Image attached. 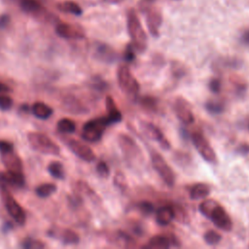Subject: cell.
<instances>
[{
	"label": "cell",
	"mask_w": 249,
	"mask_h": 249,
	"mask_svg": "<svg viewBox=\"0 0 249 249\" xmlns=\"http://www.w3.org/2000/svg\"><path fill=\"white\" fill-rule=\"evenodd\" d=\"M199 212L220 230L230 231L232 229V221L226 209L216 200L208 198L203 200L198 205Z\"/></svg>",
	"instance_id": "obj_1"
},
{
	"label": "cell",
	"mask_w": 249,
	"mask_h": 249,
	"mask_svg": "<svg viewBox=\"0 0 249 249\" xmlns=\"http://www.w3.org/2000/svg\"><path fill=\"white\" fill-rule=\"evenodd\" d=\"M127 31L131 39V44L139 53H143L147 49V35L142 24L133 9L127 12Z\"/></svg>",
	"instance_id": "obj_2"
},
{
	"label": "cell",
	"mask_w": 249,
	"mask_h": 249,
	"mask_svg": "<svg viewBox=\"0 0 249 249\" xmlns=\"http://www.w3.org/2000/svg\"><path fill=\"white\" fill-rule=\"evenodd\" d=\"M27 141L33 150L41 154L52 156H58L60 154L59 146L44 133L29 132L27 134Z\"/></svg>",
	"instance_id": "obj_3"
},
{
	"label": "cell",
	"mask_w": 249,
	"mask_h": 249,
	"mask_svg": "<svg viewBox=\"0 0 249 249\" xmlns=\"http://www.w3.org/2000/svg\"><path fill=\"white\" fill-rule=\"evenodd\" d=\"M108 125L110 124L105 116L91 119L84 124L81 136L85 141L90 143L98 142L102 138L104 131Z\"/></svg>",
	"instance_id": "obj_4"
},
{
	"label": "cell",
	"mask_w": 249,
	"mask_h": 249,
	"mask_svg": "<svg viewBox=\"0 0 249 249\" xmlns=\"http://www.w3.org/2000/svg\"><path fill=\"white\" fill-rule=\"evenodd\" d=\"M117 80L121 89L128 96L135 97L140 90L138 81L126 64H121L117 70Z\"/></svg>",
	"instance_id": "obj_5"
},
{
	"label": "cell",
	"mask_w": 249,
	"mask_h": 249,
	"mask_svg": "<svg viewBox=\"0 0 249 249\" xmlns=\"http://www.w3.org/2000/svg\"><path fill=\"white\" fill-rule=\"evenodd\" d=\"M0 197L9 215L16 221V223L23 226L26 221L24 210L12 196L9 188L5 186H0Z\"/></svg>",
	"instance_id": "obj_6"
},
{
	"label": "cell",
	"mask_w": 249,
	"mask_h": 249,
	"mask_svg": "<svg viewBox=\"0 0 249 249\" xmlns=\"http://www.w3.org/2000/svg\"><path fill=\"white\" fill-rule=\"evenodd\" d=\"M150 159L154 169L160 176L162 181L169 187L175 183V175L170 165L165 161L163 157L155 150H150Z\"/></svg>",
	"instance_id": "obj_7"
},
{
	"label": "cell",
	"mask_w": 249,
	"mask_h": 249,
	"mask_svg": "<svg viewBox=\"0 0 249 249\" xmlns=\"http://www.w3.org/2000/svg\"><path fill=\"white\" fill-rule=\"evenodd\" d=\"M192 143L194 144L196 150L201 156V158L210 163L217 162V156L215 151L213 150L212 146L210 145L209 141L206 137L199 131H195L191 134Z\"/></svg>",
	"instance_id": "obj_8"
},
{
	"label": "cell",
	"mask_w": 249,
	"mask_h": 249,
	"mask_svg": "<svg viewBox=\"0 0 249 249\" xmlns=\"http://www.w3.org/2000/svg\"><path fill=\"white\" fill-rule=\"evenodd\" d=\"M64 142L70 151L79 159L87 162H91L95 160L94 152L87 144L71 138H64Z\"/></svg>",
	"instance_id": "obj_9"
},
{
	"label": "cell",
	"mask_w": 249,
	"mask_h": 249,
	"mask_svg": "<svg viewBox=\"0 0 249 249\" xmlns=\"http://www.w3.org/2000/svg\"><path fill=\"white\" fill-rule=\"evenodd\" d=\"M50 237L60 240L66 245H76L80 242V236L74 231L65 228L53 227L48 231L47 233Z\"/></svg>",
	"instance_id": "obj_10"
},
{
	"label": "cell",
	"mask_w": 249,
	"mask_h": 249,
	"mask_svg": "<svg viewBox=\"0 0 249 249\" xmlns=\"http://www.w3.org/2000/svg\"><path fill=\"white\" fill-rule=\"evenodd\" d=\"M174 112L179 121L184 124H191L195 122V117L190 103L182 97H178L175 100Z\"/></svg>",
	"instance_id": "obj_11"
},
{
	"label": "cell",
	"mask_w": 249,
	"mask_h": 249,
	"mask_svg": "<svg viewBox=\"0 0 249 249\" xmlns=\"http://www.w3.org/2000/svg\"><path fill=\"white\" fill-rule=\"evenodd\" d=\"M56 34L64 39H82L85 37L84 29L76 24L61 22L55 26Z\"/></svg>",
	"instance_id": "obj_12"
},
{
	"label": "cell",
	"mask_w": 249,
	"mask_h": 249,
	"mask_svg": "<svg viewBox=\"0 0 249 249\" xmlns=\"http://www.w3.org/2000/svg\"><path fill=\"white\" fill-rule=\"evenodd\" d=\"M25 184V179L20 171H10L0 172V186L7 188L21 189Z\"/></svg>",
	"instance_id": "obj_13"
},
{
	"label": "cell",
	"mask_w": 249,
	"mask_h": 249,
	"mask_svg": "<svg viewBox=\"0 0 249 249\" xmlns=\"http://www.w3.org/2000/svg\"><path fill=\"white\" fill-rule=\"evenodd\" d=\"M143 130L145 131V133L154 141L158 142L159 145L162 148V149H169L170 148V143L167 140V138L164 136V134L162 133V131L154 124L149 123V122H144L141 124Z\"/></svg>",
	"instance_id": "obj_14"
},
{
	"label": "cell",
	"mask_w": 249,
	"mask_h": 249,
	"mask_svg": "<svg viewBox=\"0 0 249 249\" xmlns=\"http://www.w3.org/2000/svg\"><path fill=\"white\" fill-rule=\"evenodd\" d=\"M118 142L123 153L129 157V158H136L137 156L141 155V151L136 144V142L128 135L124 133H121L118 136Z\"/></svg>",
	"instance_id": "obj_15"
},
{
	"label": "cell",
	"mask_w": 249,
	"mask_h": 249,
	"mask_svg": "<svg viewBox=\"0 0 249 249\" xmlns=\"http://www.w3.org/2000/svg\"><path fill=\"white\" fill-rule=\"evenodd\" d=\"M1 160L7 170L22 172V161L18 154L12 150L1 152Z\"/></svg>",
	"instance_id": "obj_16"
},
{
	"label": "cell",
	"mask_w": 249,
	"mask_h": 249,
	"mask_svg": "<svg viewBox=\"0 0 249 249\" xmlns=\"http://www.w3.org/2000/svg\"><path fill=\"white\" fill-rule=\"evenodd\" d=\"M145 13H146V23L150 33L153 36L158 37L160 33V27L162 21V17L160 12L155 8H150Z\"/></svg>",
	"instance_id": "obj_17"
},
{
	"label": "cell",
	"mask_w": 249,
	"mask_h": 249,
	"mask_svg": "<svg viewBox=\"0 0 249 249\" xmlns=\"http://www.w3.org/2000/svg\"><path fill=\"white\" fill-rule=\"evenodd\" d=\"M105 106L107 109V115L105 116L109 122V124H115L123 120V115L119 108L117 107L112 96L107 95L105 98Z\"/></svg>",
	"instance_id": "obj_18"
},
{
	"label": "cell",
	"mask_w": 249,
	"mask_h": 249,
	"mask_svg": "<svg viewBox=\"0 0 249 249\" xmlns=\"http://www.w3.org/2000/svg\"><path fill=\"white\" fill-rule=\"evenodd\" d=\"M94 55L98 60L111 63L117 59V53L108 45L98 44L94 49Z\"/></svg>",
	"instance_id": "obj_19"
},
{
	"label": "cell",
	"mask_w": 249,
	"mask_h": 249,
	"mask_svg": "<svg viewBox=\"0 0 249 249\" xmlns=\"http://www.w3.org/2000/svg\"><path fill=\"white\" fill-rule=\"evenodd\" d=\"M115 245L120 247H134L136 245L134 238L123 231H117L112 233L110 239Z\"/></svg>",
	"instance_id": "obj_20"
},
{
	"label": "cell",
	"mask_w": 249,
	"mask_h": 249,
	"mask_svg": "<svg viewBox=\"0 0 249 249\" xmlns=\"http://www.w3.org/2000/svg\"><path fill=\"white\" fill-rule=\"evenodd\" d=\"M174 219V211L172 204L163 205L157 210L156 221L160 226H167Z\"/></svg>",
	"instance_id": "obj_21"
},
{
	"label": "cell",
	"mask_w": 249,
	"mask_h": 249,
	"mask_svg": "<svg viewBox=\"0 0 249 249\" xmlns=\"http://www.w3.org/2000/svg\"><path fill=\"white\" fill-rule=\"evenodd\" d=\"M171 246L170 238L167 235L158 234L151 237L147 244L142 246L143 248H157V249H167Z\"/></svg>",
	"instance_id": "obj_22"
},
{
	"label": "cell",
	"mask_w": 249,
	"mask_h": 249,
	"mask_svg": "<svg viewBox=\"0 0 249 249\" xmlns=\"http://www.w3.org/2000/svg\"><path fill=\"white\" fill-rule=\"evenodd\" d=\"M31 112L36 118L41 119V120H47L53 115V110L46 103L38 101L32 105Z\"/></svg>",
	"instance_id": "obj_23"
},
{
	"label": "cell",
	"mask_w": 249,
	"mask_h": 249,
	"mask_svg": "<svg viewBox=\"0 0 249 249\" xmlns=\"http://www.w3.org/2000/svg\"><path fill=\"white\" fill-rule=\"evenodd\" d=\"M210 187L205 183L194 184L190 189V197L192 199H200L208 196L210 194Z\"/></svg>",
	"instance_id": "obj_24"
},
{
	"label": "cell",
	"mask_w": 249,
	"mask_h": 249,
	"mask_svg": "<svg viewBox=\"0 0 249 249\" xmlns=\"http://www.w3.org/2000/svg\"><path fill=\"white\" fill-rule=\"evenodd\" d=\"M65 105L67 111L72 112L74 114H85L89 111L88 108L82 102H80L76 97L73 96H68L65 99Z\"/></svg>",
	"instance_id": "obj_25"
},
{
	"label": "cell",
	"mask_w": 249,
	"mask_h": 249,
	"mask_svg": "<svg viewBox=\"0 0 249 249\" xmlns=\"http://www.w3.org/2000/svg\"><path fill=\"white\" fill-rule=\"evenodd\" d=\"M48 171L53 178H55L57 180H62L65 177L64 167L60 161H57V160L52 161L48 165Z\"/></svg>",
	"instance_id": "obj_26"
},
{
	"label": "cell",
	"mask_w": 249,
	"mask_h": 249,
	"mask_svg": "<svg viewBox=\"0 0 249 249\" xmlns=\"http://www.w3.org/2000/svg\"><path fill=\"white\" fill-rule=\"evenodd\" d=\"M56 129L60 133H73L76 130V124L71 119L63 118L57 122Z\"/></svg>",
	"instance_id": "obj_27"
},
{
	"label": "cell",
	"mask_w": 249,
	"mask_h": 249,
	"mask_svg": "<svg viewBox=\"0 0 249 249\" xmlns=\"http://www.w3.org/2000/svg\"><path fill=\"white\" fill-rule=\"evenodd\" d=\"M35 192L39 197L46 198L51 196L53 193L56 192V186L53 183H44L36 187Z\"/></svg>",
	"instance_id": "obj_28"
},
{
	"label": "cell",
	"mask_w": 249,
	"mask_h": 249,
	"mask_svg": "<svg viewBox=\"0 0 249 249\" xmlns=\"http://www.w3.org/2000/svg\"><path fill=\"white\" fill-rule=\"evenodd\" d=\"M58 8L65 13H69L75 16H81L83 13L82 8L74 1H64L58 5Z\"/></svg>",
	"instance_id": "obj_29"
},
{
	"label": "cell",
	"mask_w": 249,
	"mask_h": 249,
	"mask_svg": "<svg viewBox=\"0 0 249 249\" xmlns=\"http://www.w3.org/2000/svg\"><path fill=\"white\" fill-rule=\"evenodd\" d=\"M173 211H174V219L181 223V224H189L190 223V216L187 210L180 204L175 203L172 204Z\"/></svg>",
	"instance_id": "obj_30"
},
{
	"label": "cell",
	"mask_w": 249,
	"mask_h": 249,
	"mask_svg": "<svg viewBox=\"0 0 249 249\" xmlns=\"http://www.w3.org/2000/svg\"><path fill=\"white\" fill-rule=\"evenodd\" d=\"M140 105L147 111L150 112H157L158 111V100L150 95L142 96L139 99Z\"/></svg>",
	"instance_id": "obj_31"
},
{
	"label": "cell",
	"mask_w": 249,
	"mask_h": 249,
	"mask_svg": "<svg viewBox=\"0 0 249 249\" xmlns=\"http://www.w3.org/2000/svg\"><path fill=\"white\" fill-rule=\"evenodd\" d=\"M20 246L24 249H41L45 248L46 244L43 241L33 237H26L20 242Z\"/></svg>",
	"instance_id": "obj_32"
},
{
	"label": "cell",
	"mask_w": 249,
	"mask_h": 249,
	"mask_svg": "<svg viewBox=\"0 0 249 249\" xmlns=\"http://www.w3.org/2000/svg\"><path fill=\"white\" fill-rule=\"evenodd\" d=\"M19 5L27 13H37L41 9L40 3L36 0H20Z\"/></svg>",
	"instance_id": "obj_33"
},
{
	"label": "cell",
	"mask_w": 249,
	"mask_h": 249,
	"mask_svg": "<svg viewBox=\"0 0 249 249\" xmlns=\"http://www.w3.org/2000/svg\"><path fill=\"white\" fill-rule=\"evenodd\" d=\"M76 185H77L78 191H79L80 193L84 194L85 196H87L88 197H89V198H91V199H93V200H95V199L98 198V196H97V195L95 194V192L89 186L88 183H86V182H84V181H78Z\"/></svg>",
	"instance_id": "obj_34"
},
{
	"label": "cell",
	"mask_w": 249,
	"mask_h": 249,
	"mask_svg": "<svg viewBox=\"0 0 249 249\" xmlns=\"http://www.w3.org/2000/svg\"><path fill=\"white\" fill-rule=\"evenodd\" d=\"M205 109L207 112H209L212 115H218L224 111L225 106L222 102H219L216 100H210L205 103Z\"/></svg>",
	"instance_id": "obj_35"
},
{
	"label": "cell",
	"mask_w": 249,
	"mask_h": 249,
	"mask_svg": "<svg viewBox=\"0 0 249 249\" xmlns=\"http://www.w3.org/2000/svg\"><path fill=\"white\" fill-rule=\"evenodd\" d=\"M203 239L208 245H217L222 239V235L214 230H209L203 234Z\"/></svg>",
	"instance_id": "obj_36"
},
{
	"label": "cell",
	"mask_w": 249,
	"mask_h": 249,
	"mask_svg": "<svg viewBox=\"0 0 249 249\" xmlns=\"http://www.w3.org/2000/svg\"><path fill=\"white\" fill-rule=\"evenodd\" d=\"M114 185L122 192H124L127 189V182H126L125 176L123 172H121V171L116 172V174L114 176Z\"/></svg>",
	"instance_id": "obj_37"
},
{
	"label": "cell",
	"mask_w": 249,
	"mask_h": 249,
	"mask_svg": "<svg viewBox=\"0 0 249 249\" xmlns=\"http://www.w3.org/2000/svg\"><path fill=\"white\" fill-rule=\"evenodd\" d=\"M136 208L140 213H142L143 215H146V216L151 215L155 210V207H154L153 203L149 202V201H140V202H138L136 204Z\"/></svg>",
	"instance_id": "obj_38"
},
{
	"label": "cell",
	"mask_w": 249,
	"mask_h": 249,
	"mask_svg": "<svg viewBox=\"0 0 249 249\" xmlns=\"http://www.w3.org/2000/svg\"><path fill=\"white\" fill-rule=\"evenodd\" d=\"M96 172L100 177L107 178L110 175V168L105 161L100 160L96 164Z\"/></svg>",
	"instance_id": "obj_39"
},
{
	"label": "cell",
	"mask_w": 249,
	"mask_h": 249,
	"mask_svg": "<svg viewBox=\"0 0 249 249\" xmlns=\"http://www.w3.org/2000/svg\"><path fill=\"white\" fill-rule=\"evenodd\" d=\"M13 99L7 94H0V109L3 111H7L13 106Z\"/></svg>",
	"instance_id": "obj_40"
},
{
	"label": "cell",
	"mask_w": 249,
	"mask_h": 249,
	"mask_svg": "<svg viewBox=\"0 0 249 249\" xmlns=\"http://www.w3.org/2000/svg\"><path fill=\"white\" fill-rule=\"evenodd\" d=\"M135 51L136 50L132 44L127 45L124 53V59L126 62H132L135 59Z\"/></svg>",
	"instance_id": "obj_41"
},
{
	"label": "cell",
	"mask_w": 249,
	"mask_h": 249,
	"mask_svg": "<svg viewBox=\"0 0 249 249\" xmlns=\"http://www.w3.org/2000/svg\"><path fill=\"white\" fill-rule=\"evenodd\" d=\"M208 88L213 93H218L221 91L222 89V82L218 78H213L208 83Z\"/></svg>",
	"instance_id": "obj_42"
},
{
	"label": "cell",
	"mask_w": 249,
	"mask_h": 249,
	"mask_svg": "<svg viewBox=\"0 0 249 249\" xmlns=\"http://www.w3.org/2000/svg\"><path fill=\"white\" fill-rule=\"evenodd\" d=\"M155 0H140L139 3H138V6H139V9L144 13L146 12L148 9L151 8V5L153 4Z\"/></svg>",
	"instance_id": "obj_43"
},
{
	"label": "cell",
	"mask_w": 249,
	"mask_h": 249,
	"mask_svg": "<svg viewBox=\"0 0 249 249\" xmlns=\"http://www.w3.org/2000/svg\"><path fill=\"white\" fill-rule=\"evenodd\" d=\"M236 152H237L239 155H243V156L249 154V144H247V143H242V144H240L239 146H237Z\"/></svg>",
	"instance_id": "obj_44"
},
{
	"label": "cell",
	"mask_w": 249,
	"mask_h": 249,
	"mask_svg": "<svg viewBox=\"0 0 249 249\" xmlns=\"http://www.w3.org/2000/svg\"><path fill=\"white\" fill-rule=\"evenodd\" d=\"M12 149H14V145L11 142L5 141V140H0V153L8 151V150H12Z\"/></svg>",
	"instance_id": "obj_45"
},
{
	"label": "cell",
	"mask_w": 249,
	"mask_h": 249,
	"mask_svg": "<svg viewBox=\"0 0 249 249\" xmlns=\"http://www.w3.org/2000/svg\"><path fill=\"white\" fill-rule=\"evenodd\" d=\"M240 41L241 43L249 49V29H246L242 34H241V37H240Z\"/></svg>",
	"instance_id": "obj_46"
},
{
	"label": "cell",
	"mask_w": 249,
	"mask_h": 249,
	"mask_svg": "<svg viewBox=\"0 0 249 249\" xmlns=\"http://www.w3.org/2000/svg\"><path fill=\"white\" fill-rule=\"evenodd\" d=\"M10 90L9 87L5 84H3L2 82H0V94H3L5 92H8Z\"/></svg>",
	"instance_id": "obj_47"
},
{
	"label": "cell",
	"mask_w": 249,
	"mask_h": 249,
	"mask_svg": "<svg viewBox=\"0 0 249 249\" xmlns=\"http://www.w3.org/2000/svg\"><path fill=\"white\" fill-rule=\"evenodd\" d=\"M105 2H107V3H112V4H116V3H121V2H123L124 0H104Z\"/></svg>",
	"instance_id": "obj_48"
}]
</instances>
